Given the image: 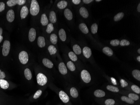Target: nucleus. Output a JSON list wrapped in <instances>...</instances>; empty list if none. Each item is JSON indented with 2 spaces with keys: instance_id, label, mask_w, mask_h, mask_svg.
<instances>
[{
  "instance_id": "f257e3e1",
  "label": "nucleus",
  "mask_w": 140,
  "mask_h": 105,
  "mask_svg": "<svg viewBox=\"0 0 140 105\" xmlns=\"http://www.w3.org/2000/svg\"><path fill=\"white\" fill-rule=\"evenodd\" d=\"M40 6L38 2L36 0H32L30 8L31 14L33 16L37 15L40 12Z\"/></svg>"
},
{
  "instance_id": "f03ea898",
  "label": "nucleus",
  "mask_w": 140,
  "mask_h": 105,
  "mask_svg": "<svg viewBox=\"0 0 140 105\" xmlns=\"http://www.w3.org/2000/svg\"><path fill=\"white\" fill-rule=\"evenodd\" d=\"M37 83L41 86H44L47 83V78L45 74L39 73L37 76Z\"/></svg>"
},
{
  "instance_id": "7ed1b4c3",
  "label": "nucleus",
  "mask_w": 140,
  "mask_h": 105,
  "mask_svg": "<svg viewBox=\"0 0 140 105\" xmlns=\"http://www.w3.org/2000/svg\"><path fill=\"white\" fill-rule=\"evenodd\" d=\"M11 44L10 41L6 40L3 44L2 54L4 57H7L9 54L10 50Z\"/></svg>"
},
{
  "instance_id": "20e7f679",
  "label": "nucleus",
  "mask_w": 140,
  "mask_h": 105,
  "mask_svg": "<svg viewBox=\"0 0 140 105\" xmlns=\"http://www.w3.org/2000/svg\"><path fill=\"white\" fill-rule=\"evenodd\" d=\"M82 80L86 83H89L91 81V77L89 72L86 70L82 71L81 74Z\"/></svg>"
},
{
  "instance_id": "39448f33",
  "label": "nucleus",
  "mask_w": 140,
  "mask_h": 105,
  "mask_svg": "<svg viewBox=\"0 0 140 105\" xmlns=\"http://www.w3.org/2000/svg\"><path fill=\"white\" fill-rule=\"evenodd\" d=\"M19 58L20 62L22 64H26L29 60V57L27 52L25 51L21 52L19 55Z\"/></svg>"
},
{
  "instance_id": "423d86ee",
  "label": "nucleus",
  "mask_w": 140,
  "mask_h": 105,
  "mask_svg": "<svg viewBox=\"0 0 140 105\" xmlns=\"http://www.w3.org/2000/svg\"><path fill=\"white\" fill-rule=\"evenodd\" d=\"M59 95L60 99L64 103L68 102V101H69V97L67 95V94L63 91L61 90L60 91L59 94Z\"/></svg>"
},
{
  "instance_id": "0eeeda50",
  "label": "nucleus",
  "mask_w": 140,
  "mask_h": 105,
  "mask_svg": "<svg viewBox=\"0 0 140 105\" xmlns=\"http://www.w3.org/2000/svg\"><path fill=\"white\" fill-rule=\"evenodd\" d=\"M82 52L85 57L87 59H89L92 56V50L87 46H85L83 48Z\"/></svg>"
},
{
  "instance_id": "6e6552de",
  "label": "nucleus",
  "mask_w": 140,
  "mask_h": 105,
  "mask_svg": "<svg viewBox=\"0 0 140 105\" xmlns=\"http://www.w3.org/2000/svg\"><path fill=\"white\" fill-rule=\"evenodd\" d=\"M7 20L9 22H12L14 21L15 19V14L12 9H10L8 11L7 14Z\"/></svg>"
},
{
  "instance_id": "1a4fd4ad",
  "label": "nucleus",
  "mask_w": 140,
  "mask_h": 105,
  "mask_svg": "<svg viewBox=\"0 0 140 105\" xmlns=\"http://www.w3.org/2000/svg\"><path fill=\"white\" fill-rule=\"evenodd\" d=\"M36 37V32L33 28H31L29 33V39L30 42H33L35 40Z\"/></svg>"
},
{
  "instance_id": "9d476101",
  "label": "nucleus",
  "mask_w": 140,
  "mask_h": 105,
  "mask_svg": "<svg viewBox=\"0 0 140 105\" xmlns=\"http://www.w3.org/2000/svg\"><path fill=\"white\" fill-rule=\"evenodd\" d=\"M29 13V10L27 6H24L22 7L21 10L20 16L22 19H24L27 17Z\"/></svg>"
},
{
  "instance_id": "9b49d317",
  "label": "nucleus",
  "mask_w": 140,
  "mask_h": 105,
  "mask_svg": "<svg viewBox=\"0 0 140 105\" xmlns=\"http://www.w3.org/2000/svg\"><path fill=\"white\" fill-rule=\"evenodd\" d=\"M59 71L61 74H66L67 72V69L65 64L63 62L60 63L58 66Z\"/></svg>"
},
{
  "instance_id": "f8f14e48",
  "label": "nucleus",
  "mask_w": 140,
  "mask_h": 105,
  "mask_svg": "<svg viewBox=\"0 0 140 105\" xmlns=\"http://www.w3.org/2000/svg\"><path fill=\"white\" fill-rule=\"evenodd\" d=\"M64 14L66 19L68 20H72L73 19V15L72 11L68 9H66L64 11Z\"/></svg>"
},
{
  "instance_id": "ddd939ff",
  "label": "nucleus",
  "mask_w": 140,
  "mask_h": 105,
  "mask_svg": "<svg viewBox=\"0 0 140 105\" xmlns=\"http://www.w3.org/2000/svg\"><path fill=\"white\" fill-rule=\"evenodd\" d=\"M79 12L81 15L82 16L83 18H87L89 16V14L88 12V10L84 7H82L80 9Z\"/></svg>"
},
{
  "instance_id": "4468645a",
  "label": "nucleus",
  "mask_w": 140,
  "mask_h": 105,
  "mask_svg": "<svg viewBox=\"0 0 140 105\" xmlns=\"http://www.w3.org/2000/svg\"><path fill=\"white\" fill-rule=\"evenodd\" d=\"M42 63L45 67H47V68L51 69L53 67L54 65L52 62L47 58L43 59L42 60Z\"/></svg>"
},
{
  "instance_id": "2eb2a0df",
  "label": "nucleus",
  "mask_w": 140,
  "mask_h": 105,
  "mask_svg": "<svg viewBox=\"0 0 140 105\" xmlns=\"http://www.w3.org/2000/svg\"><path fill=\"white\" fill-rule=\"evenodd\" d=\"M79 28L81 31L85 34H87L89 32L88 27L85 23H81L80 24H79Z\"/></svg>"
},
{
  "instance_id": "dca6fc26",
  "label": "nucleus",
  "mask_w": 140,
  "mask_h": 105,
  "mask_svg": "<svg viewBox=\"0 0 140 105\" xmlns=\"http://www.w3.org/2000/svg\"><path fill=\"white\" fill-rule=\"evenodd\" d=\"M59 36L60 37V39L63 41H65L66 40V34L65 31V30L63 29H60V30L59 31Z\"/></svg>"
},
{
  "instance_id": "f3484780",
  "label": "nucleus",
  "mask_w": 140,
  "mask_h": 105,
  "mask_svg": "<svg viewBox=\"0 0 140 105\" xmlns=\"http://www.w3.org/2000/svg\"><path fill=\"white\" fill-rule=\"evenodd\" d=\"M102 51L104 54L108 56L109 57L112 56L113 54V51L110 47H105L102 49Z\"/></svg>"
},
{
  "instance_id": "a211bd4d",
  "label": "nucleus",
  "mask_w": 140,
  "mask_h": 105,
  "mask_svg": "<svg viewBox=\"0 0 140 105\" xmlns=\"http://www.w3.org/2000/svg\"><path fill=\"white\" fill-rule=\"evenodd\" d=\"M37 44L40 47H43L45 46V38L42 36H39L37 40Z\"/></svg>"
},
{
  "instance_id": "6ab92c4d",
  "label": "nucleus",
  "mask_w": 140,
  "mask_h": 105,
  "mask_svg": "<svg viewBox=\"0 0 140 105\" xmlns=\"http://www.w3.org/2000/svg\"><path fill=\"white\" fill-rule=\"evenodd\" d=\"M9 83L8 82L4 80V79H0V87L3 89H7L9 87Z\"/></svg>"
},
{
  "instance_id": "aec40b11",
  "label": "nucleus",
  "mask_w": 140,
  "mask_h": 105,
  "mask_svg": "<svg viewBox=\"0 0 140 105\" xmlns=\"http://www.w3.org/2000/svg\"><path fill=\"white\" fill-rule=\"evenodd\" d=\"M49 20L51 23H55L57 22V17L55 12L51 11L49 15Z\"/></svg>"
},
{
  "instance_id": "412c9836",
  "label": "nucleus",
  "mask_w": 140,
  "mask_h": 105,
  "mask_svg": "<svg viewBox=\"0 0 140 105\" xmlns=\"http://www.w3.org/2000/svg\"><path fill=\"white\" fill-rule=\"evenodd\" d=\"M40 22L41 24L43 26H46L48 24V19L45 14H43L42 15Z\"/></svg>"
},
{
  "instance_id": "4be33fe9",
  "label": "nucleus",
  "mask_w": 140,
  "mask_h": 105,
  "mask_svg": "<svg viewBox=\"0 0 140 105\" xmlns=\"http://www.w3.org/2000/svg\"><path fill=\"white\" fill-rule=\"evenodd\" d=\"M94 95L97 97H102L105 95V93L102 90H97L94 91Z\"/></svg>"
},
{
  "instance_id": "5701e85b",
  "label": "nucleus",
  "mask_w": 140,
  "mask_h": 105,
  "mask_svg": "<svg viewBox=\"0 0 140 105\" xmlns=\"http://www.w3.org/2000/svg\"><path fill=\"white\" fill-rule=\"evenodd\" d=\"M24 75L25 77L26 78L27 80H30L32 79V72H31L30 70L29 69L27 68L24 70Z\"/></svg>"
},
{
  "instance_id": "b1692460",
  "label": "nucleus",
  "mask_w": 140,
  "mask_h": 105,
  "mask_svg": "<svg viewBox=\"0 0 140 105\" xmlns=\"http://www.w3.org/2000/svg\"><path fill=\"white\" fill-rule=\"evenodd\" d=\"M67 5V2L65 1H61L57 4V7L59 9H63L66 8Z\"/></svg>"
},
{
  "instance_id": "393cba45",
  "label": "nucleus",
  "mask_w": 140,
  "mask_h": 105,
  "mask_svg": "<svg viewBox=\"0 0 140 105\" xmlns=\"http://www.w3.org/2000/svg\"><path fill=\"white\" fill-rule=\"evenodd\" d=\"M70 94L72 97L77 98L79 96V93L77 89L75 87H72L70 90Z\"/></svg>"
},
{
  "instance_id": "a878e982",
  "label": "nucleus",
  "mask_w": 140,
  "mask_h": 105,
  "mask_svg": "<svg viewBox=\"0 0 140 105\" xmlns=\"http://www.w3.org/2000/svg\"><path fill=\"white\" fill-rule=\"evenodd\" d=\"M73 50L74 52L77 55H80L82 52V49L78 45L75 44L73 47Z\"/></svg>"
},
{
  "instance_id": "bb28decb",
  "label": "nucleus",
  "mask_w": 140,
  "mask_h": 105,
  "mask_svg": "<svg viewBox=\"0 0 140 105\" xmlns=\"http://www.w3.org/2000/svg\"><path fill=\"white\" fill-rule=\"evenodd\" d=\"M132 75L133 77L137 80L138 81H140V71L137 69H135L132 71Z\"/></svg>"
},
{
  "instance_id": "cd10ccee",
  "label": "nucleus",
  "mask_w": 140,
  "mask_h": 105,
  "mask_svg": "<svg viewBox=\"0 0 140 105\" xmlns=\"http://www.w3.org/2000/svg\"><path fill=\"white\" fill-rule=\"evenodd\" d=\"M48 50L50 54V55H54L57 52V50L56 48V47L52 45H50L48 47Z\"/></svg>"
},
{
  "instance_id": "c85d7f7f",
  "label": "nucleus",
  "mask_w": 140,
  "mask_h": 105,
  "mask_svg": "<svg viewBox=\"0 0 140 105\" xmlns=\"http://www.w3.org/2000/svg\"><path fill=\"white\" fill-rule=\"evenodd\" d=\"M124 17V14L123 12H120L116 14L114 17V20L115 22H118L122 19Z\"/></svg>"
},
{
  "instance_id": "c756f323",
  "label": "nucleus",
  "mask_w": 140,
  "mask_h": 105,
  "mask_svg": "<svg viewBox=\"0 0 140 105\" xmlns=\"http://www.w3.org/2000/svg\"><path fill=\"white\" fill-rule=\"evenodd\" d=\"M50 40L52 43L53 44H56L57 42V37L55 34H51L50 36Z\"/></svg>"
},
{
  "instance_id": "7c9ffc66",
  "label": "nucleus",
  "mask_w": 140,
  "mask_h": 105,
  "mask_svg": "<svg viewBox=\"0 0 140 105\" xmlns=\"http://www.w3.org/2000/svg\"><path fill=\"white\" fill-rule=\"evenodd\" d=\"M67 66L68 69L72 72H74L75 70V66L74 65V64L71 61H69L67 62Z\"/></svg>"
},
{
  "instance_id": "2f4dec72",
  "label": "nucleus",
  "mask_w": 140,
  "mask_h": 105,
  "mask_svg": "<svg viewBox=\"0 0 140 105\" xmlns=\"http://www.w3.org/2000/svg\"><path fill=\"white\" fill-rule=\"evenodd\" d=\"M68 56L70 59L74 62H76L78 59L77 56L76 55L75 53H74L73 52H72V51H71L69 52Z\"/></svg>"
},
{
  "instance_id": "473e14b6",
  "label": "nucleus",
  "mask_w": 140,
  "mask_h": 105,
  "mask_svg": "<svg viewBox=\"0 0 140 105\" xmlns=\"http://www.w3.org/2000/svg\"><path fill=\"white\" fill-rule=\"evenodd\" d=\"M121 99V100H122V101L127 102L128 103L133 104L134 103V100L130 98L129 97H126V96H122Z\"/></svg>"
},
{
  "instance_id": "72a5a7b5",
  "label": "nucleus",
  "mask_w": 140,
  "mask_h": 105,
  "mask_svg": "<svg viewBox=\"0 0 140 105\" xmlns=\"http://www.w3.org/2000/svg\"><path fill=\"white\" fill-rule=\"evenodd\" d=\"M91 32L93 34L97 33L98 31V25L96 23H94L91 26Z\"/></svg>"
},
{
  "instance_id": "f704fd0d",
  "label": "nucleus",
  "mask_w": 140,
  "mask_h": 105,
  "mask_svg": "<svg viewBox=\"0 0 140 105\" xmlns=\"http://www.w3.org/2000/svg\"><path fill=\"white\" fill-rule=\"evenodd\" d=\"M107 89L113 92H117L119 91V90L117 87H115V86L110 85H107Z\"/></svg>"
},
{
  "instance_id": "c9c22d12",
  "label": "nucleus",
  "mask_w": 140,
  "mask_h": 105,
  "mask_svg": "<svg viewBox=\"0 0 140 105\" xmlns=\"http://www.w3.org/2000/svg\"><path fill=\"white\" fill-rule=\"evenodd\" d=\"M54 30L53 25L52 23H50L47 24V28L46 29V32L47 33H51L52 31Z\"/></svg>"
},
{
  "instance_id": "e433bc0d",
  "label": "nucleus",
  "mask_w": 140,
  "mask_h": 105,
  "mask_svg": "<svg viewBox=\"0 0 140 105\" xmlns=\"http://www.w3.org/2000/svg\"><path fill=\"white\" fill-rule=\"evenodd\" d=\"M128 97L131 99L132 100H133L134 101L137 100H138L139 97L138 95H137L136 94L134 93H130L128 95Z\"/></svg>"
},
{
  "instance_id": "4c0bfd02",
  "label": "nucleus",
  "mask_w": 140,
  "mask_h": 105,
  "mask_svg": "<svg viewBox=\"0 0 140 105\" xmlns=\"http://www.w3.org/2000/svg\"><path fill=\"white\" fill-rule=\"evenodd\" d=\"M17 4V0H9L7 2V5L9 7H13Z\"/></svg>"
},
{
  "instance_id": "58836bf2",
  "label": "nucleus",
  "mask_w": 140,
  "mask_h": 105,
  "mask_svg": "<svg viewBox=\"0 0 140 105\" xmlns=\"http://www.w3.org/2000/svg\"><path fill=\"white\" fill-rule=\"evenodd\" d=\"M120 41L117 39H115V40H111L110 44L111 45L113 46H118L120 45Z\"/></svg>"
},
{
  "instance_id": "ea45409f",
  "label": "nucleus",
  "mask_w": 140,
  "mask_h": 105,
  "mask_svg": "<svg viewBox=\"0 0 140 105\" xmlns=\"http://www.w3.org/2000/svg\"><path fill=\"white\" fill-rule=\"evenodd\" d=\"M131 89L134 92L136 93H140V89L138 86L136 85H132L131 86Z\"/></svg>"
},
{
  "instance_id": "a19ab883",
  "label": "nucleus",
  "mask_w": 140,
  "mask_h": 105,
  "mask_svg": "<svg viewBox=\"0 0 140 105\" xmlns=\"http://www.w3.org/2000/svg\"><path fill=\"white\" fill-rule=\"evenodd\" d=\"M130 44V42L125 39H123L121 40V41H120V45L121 46H128Z\"/></svg>"
},
{
  "instance_id": "79ce46f5",
  "label": "nucleus",
  "mask_w": 140,
  "mask_h": 105,
  "mask_svg": "<svg viewBox=\"0 0 140 105\" xmlns=\"http://www.w3.org/2000/svg\"><path fill=\"white\" fill-rule=\"evenodd\" d=\"M115 104V100L112 99H107L105 101V104L106 105H114Z\"/></svg>"
},
{
  "instance_id": "37998d69",
  "label": "nucleus",
  "mask_w": 140,
  "mask_h": 105,
  "mask_svg": "<svg viewBox=\"0 0 140 105\" xmlns=\"http://www.w3.org/2000/svg\"><path fill=\"white\" fill-rule=\"evenodd\" d=\"M42 93V91L41 90H38L34 94V95L33 96L34 98L35 99L38 98L40 97V96H41Z\"/></svg>"
},
{
  "instance_id": "c03bdc74",
  "label": "nucleus",
  "mask_w": 140,
  "mask_h": 105,
  "mask_svg": "<svg viewBox=\"0 0 140 105\" xmlns=\"http://www.w3.org/2000/svg\"><path fill=\"white\" fill-rule=\"evenodd\" d=\"M120 84H121V86L122 87H126L128 85L127 82L123 79H121L120 80Z\"/></svg>"
},
{
  "instance_id": "a18cd8bd",
  "label": "nucleus",
  "mask_w": 140,
  "mask_h": 105,
  "mask_svg": "<svg viewBox=\"0 0 140 105\" xmlns=\"http://www.w3.org/2000/svg\"><path fill=\"white\" fill-rule=\"evenodd\" d=\"M5 9V4L4 2H0V12H3Z\"/></svg>"
},
{
  "instance_id": "49530a36",
  "label": "nucleus",
  "mask_w": 140,
  "mask_h": 105,
  "mask_svg": "<svg viewBox=\"0 0 140 105\" xmlns=\"http://www.w3.org/2000/svg\"><path fill=\"white\" fill-rule=\"evenodd\" d=\"M26 0H17V4L19 5H22L26 3Z\"/></svg>"
},
{
  "instance_id": "de8ad7c7",
  "label": "nucleus",
  "mask_w": 140,
  "mask_h": 105,
  "mask_svg": "<svg viewBox=\"0 0 140 105\" xmlns=\"http://www.w3.org/2000/svg\"><path fill=\"white\" fill-rule=\"evenodd\" d=\"M6 74L4 72H2L0 69V79H3L5 78Z\"/></svg>"
},
{
  "instance_id": "09e8293b",
  "label": "nucleus",
  "mask_w": 140,
  "mask_h": 105,
  "mask_svg": "<svg viewBox=\"0 0 140 105\" xmlns=\"http://www.w3.org/2000/svg\"><path fill=\"white\" fill-rule=\"evenodd\" d=\"M72 2L75 5H78L80 4L81 1V0H72Z\"/></svg>"
},
{
  "instance_id": "8fccbe9b",
  "label": "nucleus",
  "mask_w": 140,
  "mask_h": 105,
  "mask_svg": "<svg viewBox=\"0 0 140 105\" xmlns=\"http://www.w3.org/2000/svg\"><path fill=\"white\" fill-rule=\"evenodd\" d=\"M83 2L85 4H89L90 3L94 2V1L93 0H83Z\"/></svg>"
},
{
  "instance_id": "3c124183",
  "label": "nucleus",
  "mask_w": 140,
  "mask_h": 105,
  "mask_svg": "<svg viewBox=\"0 0 140 105\" xmlns=\"http://www.w3.org/2000/svg\"><path fill=\"white\" fill-rule=\"evenodd\" d=\"M111 80H112V83H113L114 85H116V80H115V79L112 78H111Z\"/></svg>"
},
{
  "instance_id": "603ef678",
  "label": "nucleus",
  "mask_w": 140,
  "mask_h": 105,
  "mask_svg": "<svg viewBox=\"0 0 140 105\" xmlns=\"http://www.w3.org/2000/svg\"><path fill=\"white\" fill-rule=\"evenodd\" d=\"M137 12H140V3H139L138 5H137Z\"/></svg>"
},
{
  "instance_id": "864d4df0",
  "label": "nucleus",
  "mask_w": 140,
  "mask_h": 105,
  "mask_svg": "<svg viewBox=\"0 0 140 105\" xmlns=\"http://www.w3.org/2000/svg\"><path fill=\"white\" fill-rule=\"evenodd\" d=\"M2 33H3V29L0 27V36H2Z\"/></svg>"
},
{
  "instance_id": "5fc2aeb1",
  "label": "nucleus",
  "mask_w": 140,
  "mask_h": 105,
  "mask_svg": "<svg viewBox=\"0 0 140 105\" xmlns=\"http://www.w3.org/2000/svg\"><path fill=\"white\" fill-rule=\"evenodd\" d=\"M3 39V36H0V43L2 42V40Z\"/></svg>"
},
{
  "instance_id": "6e6d98bb",
  "label": "nucleus",
  "mask_w": 140,
  "mask_h": 105,
  "mask_svg": "<svg viewBox=\"0 0 140 105\" xmlns=\"http://www.w3.org/2000/svg\"><path fill=\"white\" fill-rule=\"evenodd\" d=\"M137 61L138 62H140V56H138V57H137Z\"/></svg>"
},
{
  "instance_id": "4d7b16f0",
  "label": "nucleus",
  "mask_w": 140,
  "mask_h": 105,
  "mask_svg": "<svg viewBox=\"0 0 140 105\" xmlns=\"http://www.w3.org/2000/svg\"><path fill=\"white\" fill-rule=\"evenodd\" d=\"M137 52L139 54H140V49L139 48L138 50H137Z\"/></svg>"
},
{
  "instance_id": "13d9d810",
  "label": "nucleus",
  "mask_w": 140,
  "mask_h": 105,
  "mask_svg": "<svg viewBox=\"0 0 140 105\" xmlns=\"http://www.w3.org/2000/svg\"><path fill=\"white\" fill-rule=\"evenodd\" d=\"M101 1H102L101 0H96V2H101Z\"/></svg>"
},
{
  "instance_id": "bf43d9fd",
  "label": "nucleus",
  "mask_w": 140,
  "mask_h": 105,
  "mask_svg": "<svg viewBox=\"0 0 140 105\" xmlns=\"http://www.w3.org/2000/svg\"></svg>"
}]
</instances>
